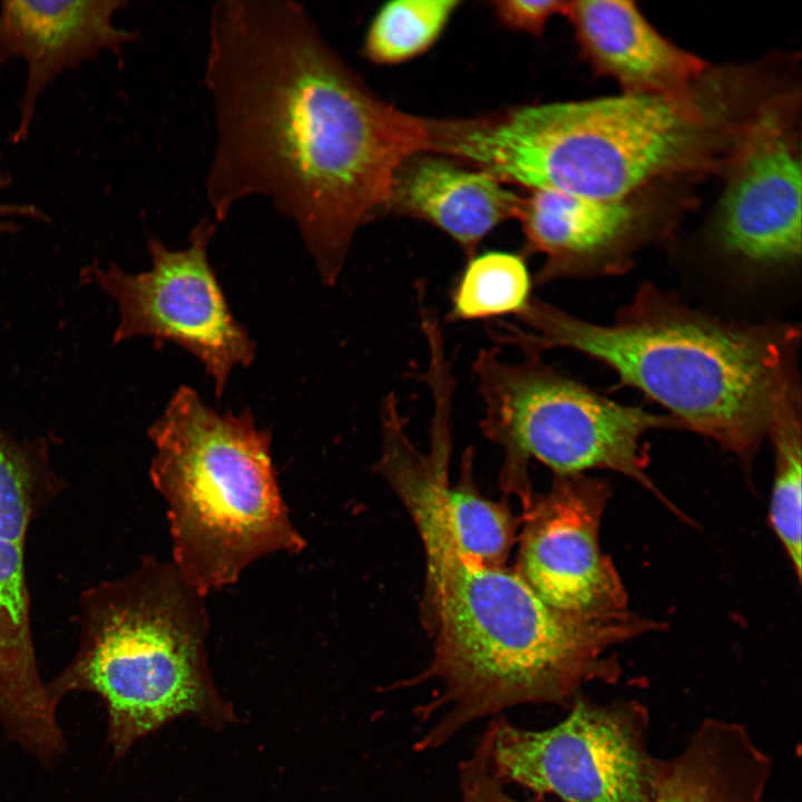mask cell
<instances>
[{
	"mask_svg": "<svg viewBox=\"0 0 802 802\" xmlns=\"http://www.w3.org/2000/svg\"><path fill=\"white\" fill-rule=\"evenodd\" d=\"M205 86L215 222L245 198L267 199L334 285L358 228L387 209L398 169L429 151V120L376 97L290 0L213 4Z\"/></svg>",
	"mask_w": 802,
	"mask_h": 802,
	"instance_id": "1",
	"label": "cell"
},
{
	"mask_svg": "<svg viewBox=\"0 0 802 802\" xmlns=\"http://www.w3.org/2000/svg\"><path fill=\"white\" fill-rule=\"evenodd\" d=\"M757 82L755 70L711 67L677 94L447 119L440 150L531 190L629 198L659 178L728 164L767 99Z\"/></svg>",
	"mask_w": 802,
	"mask_h": 802,
	"instance_id": "2",
	"label": "cell"
},
{
	"mask_svg": "<svg viewBox=\"0 0 802 802\" xmlns=\"http://www.w3.org/2000/svg\"><path fill=\"white\" fill-rule=\"evenodd\" d=\"M515 317L498 324L495 340L521 352L559 348L593 358L684 430L714 440L743 463L756 454L781 404L801 393L798 326L724 321L651 284L608 324L537 299Z\"/></svg>",
	"mask_w": 802,
	"mask_h": 802,
	"instance_id": "3",
	"label": "cell"
},
{
	"mask_svg": "<svg viewBox=\"0 0 802 802\" xmlns=\"http://www.w3.org/2000/svg\"><path fill=\"white\" fill-rule=\"evenodd\" d=\"M427 612L436 630L427 669L407 685L436 681L437 694L417 710L433 720L418 752L449 742L480 718L527 704L569 707L588 682L613 681L612 651L661 628L630 610L579 616L544 603L503 566L444 556L427 560Z\"/></svg>",
	"mask_w": 802,
	"mask_h": 802,
	"instance_id": "4",
	"label": "cell"
},
{
	"mask_svg": "<svg viewBox=\"0 0 802 802\" xmlns=\"http://www.w3.org/2000/svg\"><path fill=\"white\" fill-rule=\"evenodd\" d=\"M78 625V649L46 692L56 706L70 692L97 694L116 757L184 715L212 727L234 721L207 663L205 597L170 560L145 557L124 577L84 590Z\"/></svg>",
	"mask_w": 802,
	"mask_h": 802,
	"instance_id": "5",
	"label": "cell"
},
{
	"mask_svg": "<svg viewBox=\"0 0 802 802\" xmlns=\"http://www.w3.org/2000/svg\"><path fill=\"white\" fill-rule=\"evenodd\" d=\"M149 476L164 498L172 563L202 596L236 583L254 561L306 541L282 497L271 433L250 410L219 412L180 385L148 428Z\"/></svg>",
	"mask_w": 802,
	"mask_h": 802,
	"instance_id": "6",
	"label": "cell"
},
{
	"mask_svg": "<svg viewBox=\"0 0 802 802\" xmlns=\"http://www.w3.org/2000/svg\"><path fill=\"white\" fill-rule=\"evenodd\" d=\"M472 372L483 413L481 430L506 454L505 476H525L530 458L555 475L606 469L638 482L674 507L647 475L642 437L652 430H684L671 414L619 403L563 374L540 353L506 360L496 349L477 354Z\"/></svg>",
	"mask_w": 802,
	"mask_h": 802,
	"instance_id": "7",
	"label": "cell"
},
{
	"mask_svg": "<svg viewBox=\"0 0 802 802\" xmlns=\"http://www.w3.org/2000/svg\"><path fill=\"white\" fill-rule=\"evenodd\" d=\"M568 708L564 720L542 730L495 716L488 725L496 775L565 802H651L659 760L647 746L645 706L580 694Z\"/></svg>",
	"mask_w": 802,
	"mask_h": 802,
	"instance_id": "8",
	"label": "cell"
},
{
	"mask_svg": "<svg viewBox=\"0 0 802 802\" xmlns=\"http://www.w3.org/2000/svg\"><path fill=\"white\" fill-rule=\"evenodd\" d=\"M215 231L216 222L204 217L184 248L170 250L150 236L147 271L130 273L114 263H94L82 276L117 306L114 344L139 336L151 339L155 348L177 344L199 360L219 399L233 370L252 364L255 343L231 311L209 263Z\"/></svg>",
	"mask_w": 802,
	"mask_h": 802,
	"instance_id": "9",
	"label": "cell"
},
{
	"mask_svg": "<svg viewBox=\"0 0 802 802\" xmlns=\"http://www.w3.org/2000/svg\"><path fill=\"white\" fill-rule=\"evenodd\" d=\"M791 98L760 111L732 156L713 234L722 253L757 271L791 267L801 256V158Z\"/></svg>",
	"mask_w": 802,
	"mask_h": 802,
	"instance_id": "10",
	"label": "cell"
},
{
	"mask_svg": "<svg viewBox=\"0 0 802 802\" xmlns=\"http://www.w3.org/2000/svg\"><path fill=\"white\" fill-rule=\"evenodd\" d=\"M449 419L448 410H434L432 449L424 456L407 434L394 393L388 394L381 408L379 470L408 508L427 559L456 556L476 565L503 566L515 540V520L466 478L449 485Z\"/></svg>",
	"mask_w": 802,
	"mask_h": 802,
	"instance_id": "11",
	"label": "cell"
},
{
	"mask_svg": "<svg viewBox=\"0 0 802 802\" xmlns=\"http://www.w3.org/2000/svg\"><path fill=\"white\" fill-rule=\"evenodd\" d=\"M610 493L605 479L555 475L526 516L516 573L559 612L594 616L628 609L626 588L599 541Z\"/></svg>",
	"mask_w": 802,
	"mask_h": 802,
	"instance_id": "12",
	"label": "cell"
},
{
	"mask_svg": "<svg viewBox=\"0 0 802 802\" xmlns=\"http://www.w3.org/2000/svg\"><path fill=\"white\" fill-rule=\"evenodd\" d=\"M519 221L526 251L544 257L535 280L538 285L623 274L657 234L649 214L633 197L595 198L532 189Z\"/></svg>",
	"mask_w": 802,
	"mask_h": 802,
	"instance_id": "13",
	"label": "cell"
},
{
	"mask_svg": "<svg viewBox=\"0 0 802 802\" xmlns=\"http://www.w3.org/2000/svg\"><path fill=\"white\" fill-rule=\"evenodd\" d=\"M126 1H2L0 65L20 58L27 67L14 144L30 131L41 92L61 72L104 51L119 53L137 33L114 25Z\"/></svg>",
	"mask_w": 802,
	"mask_h": 802,
	"instance_id": "14",
	"label": "cell"
},
{
	"mask_svg": "<svg viewBox=\"0 0 802 802\" xmlns=\"http://www.w3.org/2000/svg\"><path fill=\"white\" fill-rule=\"evenodd\" d=\"M564 14L585 59L623 94H677L711 68L664 37L632 1H568Z\"/></svg>",
	"mask_w": 802,
	"mask_h": 802,
	"instance_id": "15",
	"label": "cell"
},
{
	"mask_svg": "<svg viewBox=\"0 0 802 802\" xmlns=\"http://www.w3.org/2000/svg\"><path fill=\"white\" fill-rule=\"evenodd\" d=\"M524 200L483 170L417 154L398 169L385 212L434 225L470 258L499 224L519 219Z\"/></svg>",
	"mask_w": 802,
	"mask_h": 802,
	"instance_id": "16",
	"label": "cell"
},
{
	"mask_svg": "<svg viewBox=\"0 0 802 802\" xmlns=\"http://www.w3.org/2000/svg\"><path fill=\"white\" fill-rule=\"evenodd\" d=\"M772 766L745 725L705 718L676 755L659 760L651 802H764Z\"/></svg>",
	"mask_w": 802,
	"mask_h": 802,
	"instance_id": "17",
	"label": "cell"
},
{
	"mask_svg": "<svg viewBox=\"0 0 802 802\" xmlns=\"http://www.w3.org/2000/svg\"><path fill=\"white\" fill-rule=\"evenodd\" d=\"M531 276L525 258L489 251L469 258L450 299V321H476L512 314L529 304Z\"/></svg>",
	"mask_w": 802,
	"mask_h": 802,
	"instance_id": "18",
	"label": "cell"
},
{
	"mask_svg": "<svg viewBox=\"0 0 802 802\" xmlns=\"http://www.w3.org/2000/svg\"><path fill=\"white\" fill-rule=\"evenodd\" d=\"M767 438L773 446L774 478L770 522L788 555L796 578H801V394L777 409Z\"/></svg>",
	"mask_w": 802,
	"mask_h": 802,
	"instance_id": "19",
	"label": "cell"
},
{
	"mask_svg": "<svg viewBox=\"0 0 802 802\" xmlns=\"http://www.w3.org/2000/svg\"><path fill=\"white\" fill-rule=\"evenodd\" d=\"M458 0H395L374 16L363 45L364 56L379 65H395L427 51L442 33Z\"/></svg>",
	"mask_w": 802,
	"mask_h": 802,
	"instance_id": "20",
	"label": "cell"
},
{
	"mask_svg": "<svg viewBox=\"0 0 802 802\" xmlns=\"http://www.w3.org/2000/svg\"><path fill=\"white\" fill-rule=\"evenodd\" d=\"M490 727L487 725L471 753L458 765L460 802H537L515 799L505 790L490 763Z\"/></svg>",
	"mask_w": 802,
	"mask_h": 802,
	"instance_id": "21",
	"label": "cell"
},
{
	"mask_svg": "<svg viewBox=\"0 0 802 802\" xmlns=\"http://www.w3.org/2000/svg\"><path fill=\"white\" fill-rule=\"evenodd\" d=\"M567 2L505 0L493 2V7L497 18L506 27L538 36L552 16L565 13Z\"/></svg>",
	"mask_w": 802,
	"mask_h": 802,
	"instance_id": "22",
	"label": "cell"
},
{
	"mask_svg": "<svg viewBox=\"0 0 802 802\" xmlns=\"http://www.w3.org/2000/svg\"><path fill=\"white\" fill-rule=\"evenodd\" d=\"M12 183L8 172H0V193ZM20 219H29L40 223L50 222L49 214L41 207L30 203H14L0 199V236L18 233Z\"/></svg>",
	"mask_w": 802,
	"mask_h": 802,
	"instance_id": "23",
	"label": "cell"
}]
</instances>
